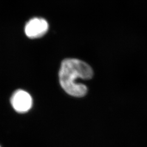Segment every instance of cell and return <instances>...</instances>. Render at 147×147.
Returning <instances> with one entry per match:
<instances>
[{
	"mask_svg": "<svg viewBox=\"0 0 147 147\" xmlns=\"http://www.w3.org/2000/svg\"><path fill=\"white\" fill-rule=\"evenodd\" d=\"M93 75V70L88 64L78 59L68 58L61 63L59 72V83L67 94L81 98L87 94L88 88L85 84L78 82V80H90Z\"/></svg>",
	"mask_w": 147,
	"mask_h": 147,
	"instance_id": "1",
	"label": "cell"
},
{
	"mask_svg": "<svg viewBox=\"0 0 147 147\" xmlns=\"http://www.w3.org/2000/svg\"><path fill=\"white\" fill-rule=\"evenodd\" d=\"M13 109L19 113H26L31 109L33 100L31 95L22 89L16 90L11 99Z\"/></svg>",
	"mask_w": 147,
	"mask_h": 147,
	"instance_id": "2",
	"label": "cell"
},
{
	"mask_svg": "<svg viewBox=\"0 0 147 147\" xmlns=\"http://www.w3.org/2000/svg\"><path fill=\"white\" fill-rule=\"evenodd\" d=\"M49 29L47 21L42 18H35L28 21L25 27V32L27 37L35 39L43 36Z\"/></svg>",
	"mask_w": 147,
	"mask_h": 147,
	"instance_id": "3",
	"label": "cell"
},
{
	"mask_svg": "<svg viewBox=\"0 0 147 147\" xmlns=\"http://www.w3.org/2000/svg\"><path fill=\"white\" fill-rule=\"evenodd\" d=\"M0 147H1V145H0Z\"/></svg>",
	"mask_w": 147,
	"mask_h": 147,
	"instance_id": "4",
	"label": "cell"
}]
</instances>
